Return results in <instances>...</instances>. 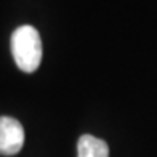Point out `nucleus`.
Segmentation results:
<instances>
[{
  "mask_svg": "<svg viewBox=\"0 0 157 157\" xmlns=\"http://www.w3.org/2000/svg\"><path fill=\"white\" fill-rule=\"evenodd\" d=\"M11 52L16 66L23 72H35L42 63V40L32 26H19L11 35Z\"/></svg>",
  "mask_w": 157,
  "mask_h": 157,
  "instance_id": "nucleus-1",
  "label": "nucleus"
},
{
  "mask_svg": "<svg viewBox=\"0 0 157 157\" xmlns=\"http://www.w3.org/2000/svg\"><path fill=\"white\" fill-rule=\"evenodd\" d=\"M24 144V128L16 119L0 117V155H16Z\"/></svg>",
  "mask_w": 157,
  "mask_h": 157,
  "instance_id": "nucleus-2",
  "label": "nucleus"
},
{
  "mask_svg": "<svg viewBox=\"0 0 157 157\" xmlns=\"http://www.w3.org/2000/svg\"><path fill=\"white\" fill-rule=\"evenodd\" d=\"M77 157H109V146L93 135H82L77 143Z\"/></svg>",
  "mask_w": 157,
  "mask_h": 157,
  "instance_id": "nucleus-3",
  "label": "nucleus"
}]
</instances>
